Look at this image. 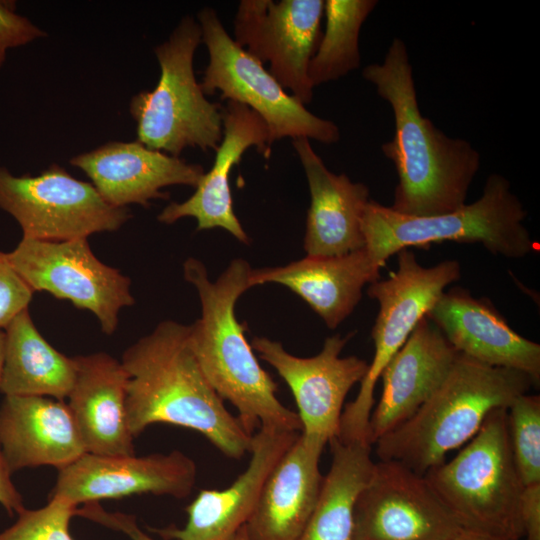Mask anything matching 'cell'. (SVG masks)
<instances>
[{
    "label": "cell",
    "instance_id": "obj_27",
    "mask_svg": "<svg viewBox=\"0 0 540 540\" xmlns=\"http://www.w3.org/2000/svg\"><path fill=\"white\" fill-rule=\"evenodd\" d=\"M332 460L316 506L297 540H354V508L375 462L372 445L331 439Z\"/></svg>",
    "mask_w": 540,
    "mask_h": 540
},
{
    "label": "cell",
    "instance_id": "obj_7",
    "mask_svg": "<svg viewBox=\"0 0 540 540\" xmlns=\"http://www.w3.org/2000/svg\"><path fill=\"white\" fill-rule=\"evenodd\" d=\"M201 41L198 21L186 16L155 48L159 81L154 89L134 95L129 107L137 141L150 149L179 157L188 147L216 151L222 140V106L207 100L194 74Z\"/></svg>",
    "mask_w": 540,
    "mask_h": 540
},
{
    "label": "cell",
    "instance_id": "obj_6",
    "mask_svg": "<svg viewBox=\"0 0 540 540\" xmlns=\"http://www.w3.org/2000/svg\"><path fill=\"white\" fill-rule=\"evenodd\" d=\"M424 477L461 527L521 540L524 485L514 461L507 409L493 410L477 434Z\"/></svg>",
    "mask_w": 540,
    "mask_h": 540
},
{
    "label": "cell",
    "instance_id": "obj_37",
    "mask_svg": "<svg viewBox=\"0 0 540 540\" xmlns=\"http://www.w3.org/2000/svg\"><path fill=\"white\" fill-rule=\"evenodd\" d=\"M4 350H5V332L0 330V379L2 375L3 362H4Z\"/></svg>",
    "mask_w": 540,
    "mask_h": 540
},
{
    "label": "cell",
    "instance_id": "obj_30",
    "mask_svg": "<svg viewBox=\"0 0 540 540\" xmlns=\"http://www.w3.org/2000/svg\"><path fill=\"white\" fill-rule=\"evenodd\" d=\"M76 508L51 498L42 508L23 509L14 524L0 533V540H74L69 524Z\"/></svg>",
    "mask_w": 540,
    "mask_h": 540
},
{
    "label": "cell",
    "instance_id": "obj_3",
    "mask_svg": "<svg viewBox=\"0 0 540 540\" xmlns=\"http://www.w3.org/2000/svg\"><path fill=\"white\" fill-rule=\"evenodd\" d=\"M251 270L246 260L234 259L213 282L200 260L184 262V278L201 303V317L189 325V343L208 382L236 408L249 434L260 427L301 432L297 412L278 399L277 384L259 364L235 315L238 298L250 288Z\"/></svg>",
    "mask_w": 540,
    "mask_h": 540
},
{
    "label": "cell",
    "instance_id": "obj_29",
    "mask_svg": "<svg viewBox=\"0 0 540 540\" xmlns=\"http://www.w3.org/2000/svg\"><path fill=\"white\" fill-rule=\"evenodd\" d=\"M510 445L525 486L540 484V396L522 394L507 409Z\"/></svg>",
    "mask_w": 540,
    "mask_h": 540
},
{
    "label": "cell",
    "instance_id": "obj_18",
    "mask_svg": "<svg viewBox=\"0 0 540 540\" xmlns=\"http://www.w3.org/2000/svg\"><path fill=\"white\" fill-rule=\"evenodd\" d=\"M70 164L91 179L102 198L114 207L138 204L148 207L153 199H167L161 189L171 185L196 188L205 172L201 165L188 163L139 141L109 142L74 156Z\"/></svg>",
    "mask_w": 540,
    "mask_h": 540
},
{
    "label": "cell",
    "instance_id": "obj_26",
    "mask_svg": "<svg viewBox=\"0 0 540 540\" xmlns=\"http://www.w3.org/2000/svg\"><path fill=\"white\" fill-rule=\"evenodd\" d=\"M5 350L0 392L4 396H47L66 399L76 364L51 346L34 325L28 309L4 329Z\"/></svg>",
    "mask_w": 540,
    "mask_h": 540
},
{
    "label": "cell",
    "instance_id": "obj_8",
    "mask_svg": "<svg viewBox=\"0 0 540 540\" xmlns=\"http://www.w3.org/2000/svg\"><path fill=\"white\" fill-rule=\"evenodd\" d=\"M396 255L397 269L387 279L369 284L367 289L368 296L379 303L371 332L374 356L360 382L357 396L343 408L337 436L343 442L370 444L369 421L375 405L374 390L382 371L445 288L461 276L457 260L424 267L408 248Z\"/></svg>",
    "mask_w": 540,
    "mask_h": 540
},
{
    "label": "cell",
    "instance_id": "obj_20",
    "mask_svg": "<svg viewBox=\"0 0 540 540\" xmlns=\"http://www.w3.org/2000/svg\"><path fill=\"white\" fill-rule=\"evenodd\" d=\"M458 352L425 316L381 373L382 392L369 421L373 445L408 420L449 372Z\"/></svg>",
    "mask_w": 540,
    "mask_h": 540
},
{
    "label": "cell",
    "instance_id": "obj_19",
    "mask_svg": "<svg viewBox=\"0 0 540 540\" xmlns=\"http://www.w3.org/2000/svg\"><path fill=\"white\" fill-rule=\"evenodd\" d=\"M299 434L260 427L252 436L247 468L230 486L200 490L186 507L183 528L151 530L165 540H231L251 516L268 474Z\"/></svg>",
    "mask_w": 540,
    "mask_h": 540
},
{
    "label": "cell",
    "instance_id": "obj_38",
    "mask_svg": "<svg viewBox=\"0 0 540 540\" xmlns=\"http://www.w3.org/2000/svg\"><path fill=\"white\" fill-rule=\"evenodd\" d=\"M231 540H249L245 526H243Z\"/></svg>",
    "mask_w": 540,
    "mask_h": 540
},
{
    "label": "cell",
    "instance_id": "obj_13",
    "mask_svg": "<svg viewBox=\"0 0 540 540\" xmlns=\"http://www.w3.org/2000/svg\"><path fill=\"white\" fill-rule=\"evenodd\" d=\"M353 336L333 335L325 339L321 351L312 357H298L279 341L254 337L250 343L260 359L271 365L290 388L298 408L301 434L323 445L338 436L344 401L360 383L368 363L357 357H341Z\"/></svg>",
    "mask_w": 540,
    "mask_h": 540
},
{
    "label": "cell",
    "instance_id": "obj_32",
    "mask_svg": "<svg viewBox=\"0 0 540 540\" xmlns=\"http://www.w3.org/2000/svg\"><path fill=\"white\" fill-rule=\"evenodd\" d=\"M14 7L12 2L0 1V68L5 63L9 49L46 36L28 18L17 14Z\"/></svg>",
    "mask_w": 540,
    "mask_h": 540
},
{
    "label": "cell",
    "instance_id": "obj_14",
    "mask_svg": "<svg viewBox=\"0 0 540 540\" xmlns=\"http://www.w3.org/2000/svg\"><path fill=\"white\" fill-rule=\"evenodd\" d=\"M354 540H446L461 526L424 475L375 462L354 508Z\"/></svg>",
    "mask_w": 540,
    "mask_h": 540
},
{
    "label": "cell",
    "instance_id": "obj_23",
    "mask_svg": "<svg viewBox=\"0 0 540 540\" xmlns=\"http://www.w3.org/2000/svg\"><path fill=\"white\" fill-rule=\"evenodd\" d=\"M74 360L76 375L67 405L86 452L135 454L126 413L128 373L121 361L105 352Z\"/></svg>",
    "mask_w": 540,
    "mask_h": 540
},
{
    "label": "cell",
    "instance_id": "obj_10",
    "mask_svg": "<svg viewBox=\"0 0 540 540\" xmlns=\"http://www.w3.org/2000/svg\"><path fill=\"white\" fill-rule=\"evenodd\" d=\"M0 208L20 225L24 238L66 241L116 231L131 214L108 204L96 188L51 165L36 176H15L0 166Z\"/></svg>",
    "mask_w": 540,
    "mask_h": 540
},
{
    "label": "cell",
    "instance_id": "obj_33",
    "mask_svg": "<svg viewBox=\"0 0 540 540\" xmlns=\"http://www.w3.org/2000/svg\"><path fill=\"white\" fill-rule=\"evenodd\" d=\"M76 515L123 532L131 540H156L139 528L133 515L106 511L98 502H90L83 504L80 508L77 507Z\"/></svg>",
    "mask_w": 540,
    "mask_h": 540
},
{
    "label": "cell",
    "instance_id": "obj_35",
    "mask_svg": "<svg viewBox=\"0 0 540 540\" xmlns=\"http://www.w3.org/2000/svg\"><path fill=\"white\" fill-rule=\"evenodd\" d=\"M11 471L7 465L0 445V504L9 516L13 517L25 509L21 493L11 479Z\"/></svg>",
    "mask_w": 540,
    "mask_h": 540
},
{
    "label": "cell",
    "instance_id": "obj_22",
    "mask_svg": "<svg viewBox=\"0 0 540 540\" xmlns=\"http://www.w3.org/2000/svg\"><path fill=\"white\" fill-rule=\"evenodd\" d=\"M0 445L11 473L44 465L60 470L87 453L68 405L47 396H4Z\"/></svg>",
    "mask_w": 540,
    "mask_h": 540
},
{
    "label": "cell",
    "instance_id": "obj_25",
    "mask_svg": "<svg viewBox=\"0 0 540 540\" xmlns=\"http://www.w3.org/2000/svg\"><path fill=\"white\" fill-rule=\"evenodd\" d=\"M365 248L339 256L312 257L285 266L252 269L250 288L277 283L302 298L330 329L355 309L367 284L380 279V269Z\"/></svg>",
    "mask_w": 540,
    "mask_h": 540
},
{
    "label": "cell",
    "instance_id": "obj_24",
    "mask_svg": "<svg viewBox=\"0 0 540 540\" xmlns=\"http://www.w3.org/2000/svg\"><path fill=\"white\" fill-rule=\"evenodd\" d=\"M325 445L301 432L268 474L245 524L249 540H297L319 498Z\"/></svg>",
    "mask_w": 540,
    "mask_h": 540
},
{
    "label": "cell",
    "instance_id": "obj_16",
    "mask_svg": "<svg viewBox=\"0 0 540 540\" xmlns=\"http://www.w3.org/2000/svg\"><path fill=\"white\" fill-rule=\"evenodd\" d=\"M426 317L460 354L485 365L517 370L540 381V345L514 331L487 298L452 287Z\"/></svg>",
    "mask_w": 540,
    "mask_h": 540
},
{
    "label": "cell",
    "instance_id": "obj_12",
    "mask_svg": "<svg viewBox=\"0 0 540 540\" xmlns=\"http://www.w3.org/2000/svg\"><path fill=\"white\" fill-rule=\"evenodd\" d=\"M323 0H242L234 41L262 64L302 104L313 98L310 61L321 38Z\"/></svg>",
    "mask_w": 540,
    "mask_h": 540
},
{
    "label": "cell",
    "instance_id": "obj_17",
    "mask_svg": "<svg viewBox=\"0 0 540 540\" xmlns=\"http://www.w3.org/2000/svg\"><path fill=\"white\" fill-rule=\"evenodd\" d=\"M222 121L223 137L215 151L213 166L187 200L170 203L157 219L172 224L193 217L199 231L221 228L243 244H249V237L233 209L230 173L250 147H256L266 158L270 156L269 131L257 113L234 101L222 106Z\"/></svg>",
    "mask_w": 540,
    "mask_h": 540
},
{
    "label": "cell",
    "instance_id": "obj_11",
    "mask_svg": "<svg viewBox=\"0 0 540 540\" xmlns=\"http://www.w3.org/2000/svg\"><path fill=\"white\" fill-rule=\"evenodd\" d=\"M7 254L33 291H46L92 312L107 335L117 329L121 308L135 302L130 279L101 262L87 238L44 241L23 237Z\"/></svg>",
    "mask_w": 540,
    "mask_h": 540
},
{
    "label": "cell",
    "instance_id": "obj_1",
    "mask_svg": "<svg viewBox=\"0 0 540 540\" xmlns=\"http://www.w3.org/2000/svg\"><path fill=\"white\" fill-rule=\"evenodd\" d=\"M362 76L389 103L394 115V135L381 146L398 176L389 207L403 215L423 217L465 205L481 156L470 142L449 137L422 115L404 41L394 38L383 62L366 66Z\"/></svg>",
    "mask_w": 540,
    "mask_h": 540
},
{
    "label": "cell",
    "instance_id": "obj_31",
    "mask_svg": "<svg viewBox=\"0 0 540 540\" xmlns=\"http://www.w3.org/2000/svg\"><path fill=\"white\" fill-rule=\"evenodd\" d=\"M33 292L13 267L8 254L0 251V330L28 309Z\"/></svg>",
    "mask_w": 540,
    "mask_h": 540
},
{
    "label": "cell",
    "instance_id": "obj_21",
    "mask_svg": "<svg viewBox=\"0 0 540 540\" xmlns=\"http://www.w3.org/2000/svg\"><path fill=\"white\" fill-rule=\"evenodd\" d=\"M292 145L310 192L303 243L306 256H339L364 248L362 218L370 201L369 188L344 173L331 172L308 138L293 139Z\"/></svg>",
    "mask_w": 540,
    "mask_h": 540
},
{
    "label": "cell",
    "instance_id": "obj_28",
    "mask_svg": "<svg viewBox=\"0 0 540 540\" xmlns=\"http://www.w3.org/2000/svg\"><path fill=\"white\" fill-rule=\"evenodd\" d=\"M377 4L376 0L324 1L325 32L308 69L313 87L337 80L359 68L360 30Z\"/></svg>",
    "mask_w": 540,
    "mask_h": 540
},
{
    "label": "cell",
    "instance_id": "obj_34",
    "mask_svg": "<svg viewBox=\"0 0 540 540\" xmlns=\"http://www.w3.org/2000/svg\"><path fill=\"white\" fill-rule=\"evenodd\" d=\"M524 540H540V484L525 486L520 505Z\"/></svg>",
    "mask_w": 540,
    "mask_h": 540
},
{
    "label": "cell",
    "instance_id": "obj_9",
    "mask_svg": "<svg viewBox=\"0 0 540 540\" xmlns=\"http://www.w3.org/2000/svg\"><path fill=\"white\" fill-rule=\"evenodd\" d=\"M202 42L209 53L201 88L205 95L221 92L222 100L249 107L265 122L269 143L284 137H305L336 143L338 126L311 113L264 68L263 64L229 36L216 11L204 7L197 14Z\"/></svg>",
    "mask_w": 540,
    "mask_h": 540
},
{
    "label": "cell",
    "instance_id": "obj_15",
    "mask_svg": "<svg viewBox=\"0 0 540 540\" xmlns=\"http://www.w3.org/2000/svg\"><path fill=\"white\" fill-rule=\"evenodd\" d=\"M196 477L195 461L179 450L144 456L85 453L58 470L49 499L74 507L141 494L183 499L192 492Z\"/></svg>",
    "mask_w": 540,
    "mask_h": 540
},
{
    "label": "cell",
    "instance_id": "obj_2",
    "mask_svg": "<svg viewBox=\"0 0 540 540\" xmlns=\"http://www.w3.org/2000/svg\"><path fill=\"white\" fill-rule=\"evenodd\" d=\"M126 413L134 437L148 426L170 424L202 434L223 455L240 459L252 436L210 385L189 343V325L172 320L128 347Z\"/></svg>",
    "mask_w": 540,
    "mask_h": 540
},
{
    "label": "cell",
    "instance_id": "obj_36",
    "mask_svg": "<svg viewBox=\"0 0 540 540\" xmlns=\"http://www.w3.org/2000/svg\"><path fill=\"white\" fill-rule=\"evenodd\" d=\"M446 540H513L493 536L476 530L460 527L452 536Z\"/></svg>",
    "mask_w": 540,
    "mask_h": 540
},
{
    "label": "cell",
    "instance_id": "obj_4",
    "mask_svg": "<svg viewBox=\"0 0 540 540\" xmlns=\"http://www.w3.org/2000/svg\"><path fill=\"white\" fill-rule=\"evenodd\" d=\"M532 386L536 384L523 372L485 365L458 353L423 405L373 444L376 455L424 475L470 441L493 410L508 409Z\"/></svg>",
    "mask_w": 540,
    "mask_h": 540
},
{
    "label": "cell",
    "instance_id": "obj_5",
    "mask_svg": "<svg viewBox=\"0 0 540 540\" xmlns=\"http://www.w3.org/2000/svg\"><path fill=\"white\" fill-rule=\"evenodd\" d=\"M526 217L527 211L511 191L510 182L492 173L479 199L440 215H403L370 200L362 218L364 248L383 266L402 249L443 241L480 243L491 254L519 259L534 249L524 225Z\"/></svg>",
    "mask_w": 540,
    "mask_h": 540
}]
</instances>
